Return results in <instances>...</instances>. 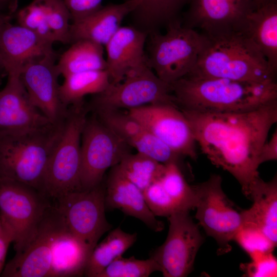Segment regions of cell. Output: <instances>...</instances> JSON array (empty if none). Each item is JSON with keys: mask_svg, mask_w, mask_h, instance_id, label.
<instances>
[{"mask_svg": "<svg viewBox=\"0 0 277 277\" xmlns=\"http://www.w3.org/2000/svg\"><path fill=\"white\" fill-rule=\"evenodd\" d=\"M56 54L34 61L22 69V82L32 104L53 124H62L68 108L62 103L60 94Z\"/></svg>", "mask_w": 277, "mask_h": 277, "instance_id": "9a60e30c", "label": "cell"}, {"mask_svg": "<svg viewBox=\"0 0 277 277\" xmlns=\"http://www.w3.org/2000/svg\"><path fill=\"white\" fill-rule=\"evenodd\" d=\"M5 1H6V0H0V3L3 2H5Z\"/></svg>", "mask_w": 277, "mask_h": 277, "instance_id": "7bdbcfd3", "label": "cell"}, {"mask_svg": "<svg viewBox=\"0 0 277 277\" xmlns=\"http://www.w3.org/2000/svg\"><path fill=\"white\" fill-rule=\"evenodd\" d=\"M47 22L55 42L69 44L70 14L64 0H43Z\"/></svg>", "mask_w": 277, "mask_h": 277, "instance_id": "836d02e7", "label": "cell"}, {"mask_svg": "<svg viewBox=\"0 0 277 277\" xmlns=\"http://www.w3.org/2000/svg\"><path fill=\"white\" fill-rule=\"evenodd\" d=\"M136 239V233L126 232L120 227L110 231L100 243L97 244L91 253L84 275L98 277L109 264L131 247Z\"/></svg>", "mask_w": 277, "mask_h": 277, "instance_id": "83f0119b", "label": "cell"}, {"mask_svg": "<svg viewBox=\"0 0 277 277\" xmlns=\"http://www.w3.org/2000/svg\"><path fill=\"white\" fill-rule=\"evenodd\" d=\"M146 203L153 214L168 217L172 213L182 210L166 192L159 180L143 191Z\"/></svg>", "mask_w": 277, "mask_h": 277, "instance_id": "e575fe53", "label": "cell"}, {"mask_svg": "<svg viewBox=\"0 0 277 277\" xmlns=\"http://www.w3.org/2000/svg\"><path fill=\"white\" fill-rule=\"evenodd\" d=\"M103 0H64L71 22L82 19L100 9Z\"/></svg>", "mask_w": 277, "mask_h": 277, "instance_id": "8d00e7d4", "label": "cell"}, {"mask_svg": "<svg viewBox=\"0 0 277 277\" xmlns=\"http://www.w3.org/2000/svg\"><path fill=\"white\" fill-rule=\"evenodd\" d=\"M3 231V228L2 226V224L0 220V233L2 232Z\"/></svg>", "mask_w": 277, "mask_h": 277, "instance_id": "b9f144b4", "label": "cell"}, {"mask_svg": "<svg viewBox=\"0 0 277 277\" xmlns=\"http://www.w3.org/2000/svg\"><path fill=\"white\" fill-rule=\"evenodd\" d=\"M101 122L108 126L129 147L157 162L167 164H179L181 156L152 134L142 124L120 110L93 111Z\"/></svg>", "mask_w": 277, "mask_h": 277, "instance_id": "ac0fdd59", "label": "cell"}, {"mask_svg": "<svg viewBox=\"0 0 277 277\" xmlns=\"http://www.w3.org/2000/svg\"><path fill=\"white\" fill-rule=\"evenodd\" d=\"M277 159V130L273 132L269 141H266L261 150L259 163L262 164L266 162Z\"/></svg>", "mask_w": 277, "mask_h": 277, "instance_id": "74e56055", "label": "cell"}, {"mask_svg": "<svg viewBox=\"0 0 277 277\" xmlns=\"http://www.w3.org/2000/svg\"><path fill=\"white\" fill-rule=\"evenodd\" d=\"M63 124L22 133H0V180L19 182L41 192L46 167Z\"/></svg>", "mask_w": 277, "mask_h": 277, "instance_id": "277c9868", "label": "cell"}, {"mask_svg": "<svg viewBox=\"0 0 277 277\" xmlns=\"http://www.w3.org/2000/svg\"><path fill=\"white\" fill-rule=\"evenodd\" d=\"M88 110H130L149 104L177 105L171 87L145 63L129 71L123 79L93 95Z\"/></svg>", "mask_w": 277, "mask_h": 277, "instance_id": "ba28073f", "label": "cell"}, {"mask_svg": "<svg viewBox=\"0 0 277 277\" xmlns=\"http://www.w3.org/2000/svg\"><path fill=\"white\" fill-rule=\"evenodd\" d=\"M18 24L31 31L44 39L55 42L48 25L43 0H32L19 9L16 15Z\"/></svg>", "mask_w": 277, "mask_h": 277, "instance_id": "d6a6232c", "label": "cell"}, {"mask_svg": "<svg viewBox=\"0 0 277 277\" xmlns=\"http://www.w3.org/2000/svg\"><path fill=\"white\" fill-rule=\"evenodd\" d=\"M130 148L95 115L87 117L81 135V190L100 185L106 170L130 153Z\"/></svg>", "mask_w": 277, "mask_h": 277, "instance_id": "30bf717a", "label": "cell"}, {"mask_svg": "<svg viewBox=\"0 0 277 277\" xmlns=\"http://www.w3.org/2000/svg\"><path fill=\"white\" fill-rule=\"evenodd\" d=\"M165 165L160 179L163 188L182 210L190 211L194 208L196 202L193 186L188 183L178 163Z\"/></svg>", "mask_w": 277, "mask_h": 277, "instance_id": "4dcf8cb0", "label": "cell"}, {"mask_svg": "<svg viewBox=\"0 0 277 277\" xmlns=\"http://www.w3.org/2000/svg\"><path fill=\"white\" fill-rule=\"evenodd\" d=\"M147 37L146 32L133 26H122L105 46L111 84L120 82L129 71L146 63Z\"/></svg>", "mask_w": 277, "mask_h": 277, "instance_id": "ffe728a7", "label": "cell"}, {"mask_svg": "<svg viewBox=\"0 0 277 277\" xmlns=\"http://www.w3.org/2000/svg\"><path fill=\"white\" fill-rule=\"evenodd\" d=\"M272 251L258 252L250 255L252 261L241 266L244 275L249 277L276 276L277 262Z\"/></svg>", "mask_w": 277, "mask_h": 277, "instance_id": "d590c367", "label": "cell"}, {"mask_svg": "<svg viewBox=\"0 0 277 277\" xmlns=\"http://www.w3.org/2000/svg\"><path fill=\"white\" fill-rule=\"evenodd\" d=\"M254 9L251 0H190L182 24L206 35L241 31Z\"/></svg>", "mask_w": 277, "mask_h": 277, "instance_id": "5bb4252c", "label": "cell"}, {"mask_svg": "<svg viewBox=\"0 0 277 277\" xmlns=\"http://www.w3.org/2000/svg\"><path fill=\"white\" fill-rule=\"evenodd\" d=\"M138 1L139 5L130 14L133 26L149 34L181 19L183 10L190 0Z\"/></svg>", "mask_w": 277, "mask_h": 277, "instance_id": "484cf974", "label": "cell"}, {"mask_svg": "<svg viewBox=\"0 0 277 277\" xmlns=\"http://www.w3.org/2000/svg\"><path fill=\"white\" fill-rule=\"evenodd\" d=\"M127 113L181 156L196 160V142L187 119L180 107L171 104H149Z\"/></svg>", "mask_w": 277, "mask_h": 277, "instance_id": "4fadbf2b", "label": "cell"}, {"mask_svg": "<svg viewBox=\"0 0 277 277\" xmlns=\"http://www.w3.org/2000/svg\"><path fill=\"white\" fill-rule=\"evenodd\" d=\"M269 1L270 0H251L255 9L260 7Z\"/></svg>", "mask_w": 277, "mask_h": 277, "instance_id": "60d3db41", "label": "cell"}, {"mask_svg": "<svg viewBox=\"0 0 277 277\" xmlns=\"http://www.w3.org/2000/svg\"><path fill=\"white\" fill-rule=\"evenodd\" d=\"M169 230L164 243L151 254L165 277H185L192 271L204 239L188 211L168 217Z\"/></svg>", "mask_w": 277, "mask_h": 277, "instance_id": "7c38bea8", "label": "cell"}, {"mask_svg": "<svg viewBox=\"0 0 277 277\" xmlns=\"http://www.w3.org/2000/svg\"><path fill=\"white\" fill-rule=\"evenodd\" d=\"M11 243V238L3 230L0 233V275L4 269L8 248Z\"/></svg>", "mask_w": 277, "mask_h": 277, "instance_id": "f35d334b", "label": "cell"}, {"mask_svg": "<svg viewBox=\"0 0 277 277\" xmlns=\"http://www.w3.org/2000/svg\"><path fill=\"white\" fill-rule=\"evenodd\" d=\"M242 31L277 71V0H270L248 16Z\"/></svg>", "mask_w": 277, "mask_h": 277, "instance_id": "d4e9b609", "label": "cell"}, {"mask_svg": "<svg viewBox=\"0 0 277 277\" xmlns=\"http://www.w3.org/2000/svg\"><path fill=\"white\" fill-rule=\"evenodd\" d=\"M90 255L86 246L68 230L63 221L52 242L50 277L84 275Z\"/></svg>", "mask_w": 277, "mask_h": 277, "instance_id": "cb8c5ba5", "label": "cell"}, {"mask_svg": "<svg viewBox=\"0 0 277 277\" xmlns=\"http://www.w3.org/2000/svg\"><path fill=\"white\" fill-rule=\"evenodd\" d=\"M53 43L30 30L10 23L4 28L0 37V68L7 74L19 75L28 64L55 53Z\"/></svg>", "mask_w": 277, "mask_h": 277, "instance_id": "d6986e66", "label": "cell"}, {"mask_svg": "<svg viewBox=\"0 0 277 277\" xmlns=\"http://www.w3.org/2000/svg\"><path fill=\"white\" fill-rule=\"evenodd\" d=\"M205 35L204 48L188 75L249 83L276 80V71L243 31Z\"/></svg>", "mask_w": 277, "mask_h": 277, "instance_id": "3957f363", "label": "cell"}, {"mask_svg": "<svg viewBox=\"0 0 277 277\" xmlns=\"http://www.w3.org/2000/svg\"><path fill=\"white\" fill-rule=\"evenodd\" d=\"M116 166L125 178L143 191L161 179L165 165L143 154L130 152Z\"/></svg>", "mask_w": 277, "mask_h": 277, "instance_id": "f546056e", "label": "cell"}, {"mask_svg": "<svg viewBox=\"0 0 277 277\" xmlns=\"http://www.w3.org/2000/svg\"><path fill=\"white\" fill-rule=\"evenodd\" d=\"M56 63L60 75L106 70L104 46L93 42L81 39L71 43Z\"/></svg>", "mask_w": 277, "mask_h": 277, "instance_id": "4316f807", "label": "cell"}, {"mask_svg": "<svg viewBox=\"0 0 277 277\" xmlns=\"http://www.w3.org/2000/svg\"><path fill=\"white\" fill-rule=\"evenodd\" d=\"M166 29L164 33L155 31L148 34L146 62L161 80L171 85L193 70L206 37L184 26L181 20L169 24Z\"/></svg>", "mask_w": 277, "mask_h": 277, "instance_id": "5b68a950", "label": "cell"}, {"mask_svg": "<svg viewBox=\"0 0 277 277\" xmlns=\"http://www.w3.org/2000/svg\"><path fill=\"white\" fill-rule=\"evenodd\" d=\"M88 110L84 103L68 107L61 134L49 156L41 192L55 202L81 190V142Z\"/></svg>", "mask_w": 277, "mask_h": 277, "instance_id": "8992f818", "label": "cell"}, {"mask_svg": "<svg viewBox=\"0 0 277 277\" xmlns=\"http://www.w3.org/2000/svg\"><path fill=\"white\" fill-rule=\"evenodd\" d=\"M105 203L106 209L120 210L138 219L155 232L164 229L163 223L156 218L147 206L143 191L125 178L116 166L112 167L107 180Z\"/></svg>", "mask_w": 277, "mask_h": 277, "instance_id": "7402d4cb", "label": "cell"}, {"mask_svg": "<svg viewBox=\"0 0 277 277\" xmlns=\"http://www.w3.org/2000/svg\"><path fill=\"white\" fill-rule=\"evenodd\" d=\"M52 124L31 103L20 75L8 74L0 91V133H22Z\"/></svg>", "mask_w": 277, "mask_h": 277, "instance_id": "e0dca14e", "label": "cell"}, {"mask_svg": "<svg viewBox=\"0 0 277 277\" xmlns=\"http://www.w3.org/2000/svg\"><path fill=\"white\" fill-rule=\"evenodd\" d=\"M110 84L106 70L72 74L64 77L63 83L60 85L61 99L68 108L84 103V97L87 95L103 92Z\"/></svg>", "mask_w": 277, "mask_h": 277, "instance_id": "f1b7e54d", "label": "cell"}, {"mask_svg": "<svg viewBox=\"0 0 277 277\" xmlns=\"http://www.w3.org/2000/svg\"><path fill=\"white\" fill-rule=\"evenodd\" d=\"M160 267L152 258L140 260L134 256L126 258L121 255L114 260L98 277H148Z\"/></svg>", "mask_w": 277, "mask_h": 277, "instance_id": "1f68e13d", "label": "cell"}, {"mask_svg": "<svg viewBox=\"0 0 277 277\" xmlns=\"http://www.w3.org/2000/svg\"><path fill=\"white\" fill-rule=\"evenodd\" d=\"M222 183L221 176L213 174L207 181L193 186L195 218L206 234L215 240L220 254L231 250L230 243L235 240L243 226L242 212L234 208Z\"/></svg>", "mask_w": 277, "mask_h": 277, "instance_id": "9c48e42d", "label": "cell"}, {"mask_svg": "<svg viewBox=\"0 0 277 277\" xmlns=\"http://www.w3.org/2000/svg\"><path fill=\"white\" fill-rule=\"evenodd\" d=\"M53 204L44 194L25 184L0 180V220L15 254L23 252L36 237Z\"/></svg>", "mask_w": 277, "mask_h": 277, "instance_id": "52a82bcc", "label": "cell"}, {"mask_svg": "<svg viewBox=\"0 0 277 277\" xmlns=\"http://www.w3.org/2000/svg\"><path fill=\"white\" fill-rule=\"evenodd\" d=\"M181 109L202 153L213 165L230 173L249 197L260 177L261 150L277 122V101L244 112Z\"/></svg>", "mask_w": 277, "mask_h": 277, "instance_id": "6da1fadb", "label": "cell"}, {"mask_svg": "<svg viewBox=\"0 0 277 277\" xmlns=\"http://www.w3.org/2000/svg\"><path fill=\"white\" fill-rule=\"evenodd\" d=\"M105 195L102 183L90 189L67 194L53 203L68 230L90 254L102 236L112 228L106 217Z\"/></svg>", "mask_w": 277, "mask_h": 277, "instance_id": "8fae6325", "label": "cell"}, {"mask_svg": "<svg viewBox=\"0 0 277 277\" xmlns=\"http://www.w3.org/2000/svg\"><path fill=\"white\" fill-rule=\"evenodd\" d=\"M13 11L5 12L0 10V37L5 26L11 22Z\"/></svg>", "mask_w": 277, "mask_h": 277, "instance_id": "ab89813d", "label": "cell"}, {"mask_svg": "<svg viewBox=\"0 0 277 277\" xmlns=\"http://www.w3.org/2000/svg\"><path fill=\"white\" fill-rule=\"evenodd\" d=\"M63 223L54 205L43 220L38 233L28 248L4 266V277H48L51 266L53 238Z\"/></svg>", "mask_w": 277, "mask_h": 277, "instance_id": "2e32d148", "label": "cell"}, {"mask_svg": "<svg viewBox=\"0 0 277 277\" xmlns=\"http://www.w3.org/2000/svg\"><path fill=\"white\" fill-rule=\"evenodd\" d=\"M138 0L102 6L91 14L71 23L70 44L86 39L104 47L122 27L124 18L139 5Z\"/></svg>", "mask_w": 277, "mask_h": 277, "instance_id": "44dd1931", "label": "cell"}, {"mask_svg": "<svg viewBox=\"0 0 277 277\" xmlns=\"http://www.w3.org/2000/svg\"><path fill=\"white\" fill-rule=\"evenodd\" d=\"M171 87L180 108L198 112H248L277 101L275 80L249 83L188 75Z\"/></svg>", "mask_w": 277, "mask_h": 277, "instance_id": "7a4b0ae2", "label": "cell"}, {"mask_svg": "<svg viewBox=\"0 0 277 277\" xmlns=\"http://www.w3.org/2000/svg\"><path fill=\"white\" fill-rule=\"evenodd\" d=\"M251 207L241 211L243 226L259 233L274 248L277 244V179L266 182L260 177L252 187L249 197Z\"/></svg>", "mask_w": 277, "mask_h": 277, "instance_id": "603a6c76", "label": "cell"}]
</instances>
